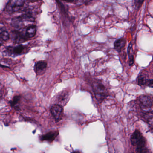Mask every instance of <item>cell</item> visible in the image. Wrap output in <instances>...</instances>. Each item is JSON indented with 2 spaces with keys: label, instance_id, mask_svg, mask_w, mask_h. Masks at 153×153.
I'll use <instances>...</instances> for the list:
<instances>
[{
  "label": "cell",
  "instance_id": "d6986e66",
  "mask_svg": "<svg viewBox=\"0 0 153 153\" xmlns=\"http://www.w3.org/2000/svg\"><path fill=\"white\" fill-rule=\"evenodd\" d=\"M146 85L149 87L153 88V79H149Z\"/></svg>",
  "mask_w": 153,
  "mask_h": 153
},
{
  "label": "cell",
  "instance_id": "4fadbf2b",
  "mask_svg": "<svg viewBox=\"0 0 153 153\" xmlns=\"http://www.w3.org/2000/svg\"><path fill=\"white\" fill-rule=\"evenodd\" d=\"M132 45L131 44L129 45L128 49V54L129 57V65L132 66L134 62V56L132 53Z\"/></svg>",
  "mask_w": 153,
  "mask_h": 153
},
{
  "label": "cell",
  "instance_id": "6da1fadb",
  "mask_svg": "<svg viewBox=\"0 0 153 153\" xmlns=\"http://www.w3.org/2000/svg\"><path fill=\"white\" fill-rule=\"evenodd\" d=\"M131 142L132 146H136L137 149L146 146V140L138 130H136L132 133L131 137Z\"/></svg>",
  "mask_w": 153,
  "mask_h": 153
},
{
  "label": "cell",
  "instance_id": "ffe728a7",
  "mask_svg": "<svg viewBox=\"0 0 153 153\" xmlns=\"http://www.w3.org/2000/svg\"><path fill=\"white\" fill-rule=\"evenodd\" d=\"M80 153L79 151H74V152H73V153Z\"/></svg>",
  "mask_w": 153,
  "mask_h": 153
},
{
  "label": "cell",
  "instance_id": "30bf717a",
  "mask_svg": "<svg viewBox=\"0 0 153 153\" xmlns=\"http://www.w3.org/2000/svg\"><path fill=\"white\" fill-rule=\"evenodd\" d=\"M36 32V27L35 25H31L28 27L25 31L26 37L27 40L33 38L35 36Z\"/></svg>",
  "mask_w": 153,
  "mask_h": 153
},
{
  "label": "cell",
  "instance_id": "2e32d148",
  "mask_svg": "<svg viewBox=\"0 0 153 153\" xmlns=\"http://www.w3.org/2000/svg\"><path fill=\"white\" fill-rule=\"evenodd\" d=\"M137 153H150L149 150L146 146L137 149Z\"/></svg>",
  "mask_w": 153,
  "mask_h": 153
},
{
  "label": "cell",
  "instance_id": "52a82bcc",
  "mask_svg": "<svg viewBox=\"0 0 153 153\" xmlns=\"http://www.w3.org/2000/svg\"><path fill=\"white\" fill-rule=\"evenodd\" d=\"M140 105L145 109L150 108L153 105V102L149 97L146 95H141L139 97Z\"/></svg>",
  "mask_w": 153,
  "mask_h": 153
},
{
  "label": "cell",
  "instance_id": "3957f363",
  "mask_svg": "<svg viewBox=\"0 0 153 153\" xmlns=\"http://www.w3.org/2000/svg\"><path fill=\"white\" fill-rule=\"evenodd\" d=\"M25 1L21 0H11L7 3L5 11L8 13L18 12L22 9L25 5Z\"/></svg>",
  "mask_w": 153,
  "mask_h": 153
},
{
  "label": "cell",
  "instance_id": "8992f818",
  "mask_svg": "<svg viewBox=\"0 0 153 153\" xmlns=\"http://www.w3.org/2000/svg\"><path fill=\"white\" fill-rule=\"evenodd\" d=\"M47 62L46 61L42 60L37 62L34 65V71L37 76L42 75L46 70Z\"/></svg>",
  "mask_w": 153,
  "mask_h": 153
},
{
  "label": "cell",
  "instance_id": "5b68a950",
  "mask_svg": "<svg viewBox=\"0 0 153 153\" xmlns=\"http://www.w3.org/2000/svg\"><path fill=\"white\" fill-rule=\"evenodd\" d=\"M51 113L57 121L62 119L63 113V108L62 105L59 104H54L51 107Z\"/></svg>",
  "mask_w": 153,
  "mask_h": 153
},
{
  "label": "cell",
  "instance_id": "ac0fdd59",
  "mask_svg": "<svg viewBox=\"0 0 153 153\" xmlns=\"http://www.w3.org/2000/svg\"><path fill=\"white\" fill-rule=\"evenodd\" d=\"M148 123L149 127L153 130V117H150L148 120Z\"/></svg>",
  "mask_w": 153,
  "mask_h": 153
},
{
  "label": "cell",
  "instance_id": "7a4b0ae2",
  "mask_svg": "<svg viewBox=\"0 0 153 153\" xmlns=\"http://www.w3.org/2000/svg\"><path fill=\"white\" fill-rule=\"evenodd\" d=\"M92 88L96 97L98 100H103L107 96L106 88L102 83L94 82L93 83Z\"/></svg>",
  "mask_w": 153,
  "mask_h": 153
},
{
  "label": "cell",
  "instance_id": "277c9868",
  "mask_svg": "<svg viewBox=\"0 0 153 153\" xmlns=\"http://www.w3.org/2000/svg\"><path fill=\"white\" fill-rule=\"evenodd\" d=\"M26 47L23 45H19L16 47L9 46L7 48L6 53L9 56H16L21 55L25 51Z\"/></svg>",
  "mask_w": 153,
  "mask_h": 153
},
{
  "label": "cell",
  "instance_id": "9a60e30c",
  "mask_svg": "<svg viewBox=\"0 0 153 153\" xmlns=\"http://www.w3.org/2000/svg\"><path fill=\"white\" fill-rule=\"evenodd\" d=\"M20 99V97L19 96H16L14 97L13 100L10 102V104H11V106H14L15 108H18V105L19 103Z\"/></svg>",
  "mask_w": 153,
  "mask_h": 153
},
{
  "label": "cell",
  "instance_id": "8fae6325",
  "mask_svg": "<svg viewBox=\"0 0 153 153\" xmlns=\"http://www.w3.org/2000/svg\"><path fill=\"white\" fill-rule=\"evenodd\" d=\"M58 134V131H51L46 133L45 135H43L42 139L43 140H47V141H52L57 137Z\"/></svg>",
  "mask_w": 153,
  "mask_h": 153
},
{
  "label": "cell",
  "instance_id": "9c48e42d",
  "mask_svg": "<svg viewBox=\"0 0 153 153\" xmlns=\"http://www.w3.org/2000/svg\"><path fill=\"white\" fill-rule=\"evenodd\" d=\"M24 19L22 17H16L13 18L11 20V25L14 28L18 29L24 26Z\"/></svg>",
  "mask_w": 153,
  "mask_h": 153
},
{
  "label": "cell",
  "instance_id": "5bb4252c",
  "mask_svg": "<svg viewBox=\"0 0 153 153\" xmlns=\"http://www.w3.org/2000/svg\"><path fill=\"white\" fill-rule=\"evenodd\" d=\"M149 79H148L145 75H139V76L138 77V84L140 86H143L146 85Z\"/></svg>",
  "mask_w": 153,
  "mask_h": 153
},
{
  "label": "cell",
  "instance_id": "7c38bea8",
  "mask_svg": "<svg viewBox=\"0 0 153 153\" xmlns=\"http://www.w3.org/2000/svg\"><path fill=\"white\" fill-rule=\"evenodd\" d=\"M10 38V34L6 30L1 28L0 31V39H1V42H6L8 41Z\"/></svg>",
  "mask_w": 153,
  "mask_h": 153
},
{
  "label": "cell",
  "instance_id": "e0dca14e",
  "mask_svg": "<svg viewBox=\"0 0 153 153\" xmlns=\"http://www.w3.org/2000/svg\"><path fill=\"white\" fill-rule=\"evenodd\" d=\"M144 2V1H140V0L134 1V5H135V7L137 8V10L140 8Z\"/></svg>",
  "mask_w": 153,
  "mask_h": 153
},
{
  "label": "cell",
  "instance_id": "ba28073f",
  "mask_svg": "<svg viewBox=\"0 0 153 153\" xmlns=\"http://www.w3.org/2000/svg\"><path fill=\"white\" fill-rule=\"evenodd\" d=\"M126 39L124 37H121L116 40L114 44V49L118 52L122 51L126 45Z\"/></svg>",
  "mask_w": 153,
  "mask_h": 153
}]
</instances>
